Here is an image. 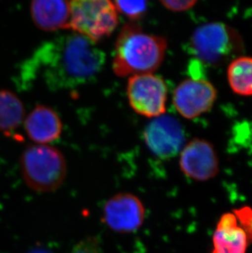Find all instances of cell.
Listing matches in <instances>:
<instances>
[{"label":"cell","instance_id":"6da1fadb","mask_svg":"<svg viewBox=\"0 0 252 253\" xmlns=\"http://www.w3.org/2000/svg\"><path fill=\"white\" fill-rule=\"evenodd\" d=\"M106 56L95 43L79 34L46 43L34 57L47 85L52 89L74 88L95 78Z\"/></svg>","mask_w":252,"mask_h":253},{"label":"cell","instance_id":"7a4b0ae2","mask_svg":"<svg viewBox=\"0 0 252 253\" xmlns=\"http://www.w3.org/2000/svg\"><path fill=\"white\" fill-rule=\"evenodd\" d=\"M167 39L146 33L136 23L125 25L115 44L112 69L117 77L149 74L162 65Z\"/></svg>","mask_w":252,"mask_h":253},{"label":"cell","instance_id":"3957f363","mask_svg":"<svg viewBox=\"0 0 252 253\" xmlns=\"http://www.w3.org/2000/svg\"><path fill=\"white\" fill-rule=\"evenodd\" d=\"M20 167L29 188L39 193H50L59 189L67 176L64 156L48 144L29 146L22 153Z\"/></svg>","mask_w":252,"mask_h":253},{"label":"cell","instance_id":"277c9868","mask_svg":"<svg viewBox=\"0 0 252 253\" xmlns=\"http://www.w3.org/2000/svg\"><path fill=\"white\" fill-rule=\"evenodd\" d=\"M70 28L97 43L117 29L119 18L114 2L108 0L70 1Z\"/></svg>","mask_w":252,"mask_h":253},{"label":"cell","instance_id":"5b68a950","mask_svg":"<svg viewBox=\"0 0 252 253\" xmlns=\"http://www.w3.org/2000/svg\"><path fill=\"white\" fill-rule=\"evenodd\" d=\"M191 49L198 60L207 64L224 62L243 49L239 34L223 22H208L198 27L191 36Z\"/></svg>","mask_w":252,"mask_h":253},{"label":"cell","instance_id":"8992f818","mask_svg":"<svg viewBox=\"0 0 252 253\" xmlns=\"http://www.w3.org/2000/svg\"><path fill=\"white\" fill-rule=\"evenodd\" d=\"M126 91L128 103L136 113L156 118L166 113L168 89L159 76L149 73L129 77Z\"/></svg>","mask_w":252,"mask_h":253},{"label":"cell","instance_id":"52a82bcc","mask_svg":"<svg viewBox=\"0 0 252 253\" xmlns=\"http://www.w3.org/2000/svg\"><path fill=\"white\" fill-rule=\"evenodd\" d=\"M143 137L152 154L162 159L174 158L185 143L183 126L170 115L153 118L146 126Z\"/></svg>","mask_w":252,"mask_h":253},{"label":"cell","instance_id":"ba28073f","mask_svg":"<svg viewBox=\"0 0 252 253\" xmlns=\"http://www.w3.org/2000/svg\"><path fill=\"white\" fill-rule=\"evenodd\" d=\"M217 98V90L207 80L190 78L181 82L173 94L177 112L186 119L193 120L209 112Z\"/></svg>","mask_w":252,"mask_h":253},{"label":"cell","instance_id":"9c48e42d","mask_svg":"<svg viewBox=\"0 0 252 253\" xmlns=\"http://www.w3.org/2000/svg\"><path fill=\"white\" fill-rule=\"evenodd\" d=\"M219 158L214 146L206 139H192L180 152L179 167L183 174L198 181H207L219 172Z\"/></svg>","mask_w":252,"mask_h":253},{"label":"cell","instance_id":"30bf717a","mask_svg":"<svg viewBox=\"0 0 252 253\" xmlns=\"http://www.w3.org/2000/svg\"><path fill=\"white\" fill-rule=\"evenodd\" d=\"M145 209L139 198L128 193L118 194L107 201L103 219L107 226L120 233H129L140 228Z\"/></svg>","mask_w":252,"mask_h":253},{"label":"cell","instance_id":"8fae6325","mask_svg":"<svg viewBox=\"0 0 252 253\" xmlns=\"http://www.w3.org/2000/svg\"><path fill=\"white\" fill-rule=\"evenodd\" d=\"M25 130L30 139L36 144H47L59 139L62 122L53 109L37 105L24 120Z\"/></svg>","mask_w":252,"mask_h":253},{"label":"cell","instance_id":"7c38bea8","mask_svg":"<svg viewBox=\"0 0 252 253\" xmlns=\"http://www.w3.org/2000/svg\"><path fill=\"white\" fill-rule=\"evenodd\" d=\"M30 10L34 23L42 31L70 28L71 6L68 1L37 0L31 2Z\"/></svg>","mask_w":252,"mask_h":253},{"label":"cell","instance_id":"4fadbf2b","mask_svg":"<svg viewBox=\"0 0 252 253\" xmlns=\"http://www.w3.org/2000/svg\"><path fill=\"white\" fill-rule=\"evenodd\" d=\"M213 244L212 253H246L248 237L234 214L222 215L213 235Z\"/></svg>","mask_w":252,"mask_h":253},{"label":"cell","instance_id":"5bb4252c","mask_svg":"<svg viewBox=\"0 0 252 253\" xmlns=\"http://www.w3.org/2000/svg\"><path fill=\"white\" fill-rule=\"evenodd\" d=\"M24 104L12 91L0 89V132L8 134L25 120Z\"/></svg>","mask_w":252,"mask_h":253},{"label":"cell","instance_id":"9a60e30c","mask_svg":"<svg viewBox=\"0 0 252 253\" xmlns=\"http://www.w3.org/2000/svg\"><path fill=\"white\" fill-rule=\"evenodd\" d=\"M227 78L233 93L252 96V57L240 56L233 60L227 69Z\"/></svg>","mask_w":252,"mask_h":253},{"label":"cell","instance_id":"2e32d148","mask_svg":"<svg viewBox=\"0 0 252 253\" xmlns=\"http://www.w3.org/2000/svg\"><path fill=\"white\" fill-rule=\"evenodd\" d=\"M113 2L117 12L122 13L132 21L140 20L148 10L147 1H115Z\"/></svg>","mask_w":252,"mask_h":253},{"label":"cell","instance_id":"e0dca14e","mask_svg":"<svg viewBox=\"0 0 252 253\" xmlns=\"http://www.w3.org/2000/svg\"><path fill=\"white\" fill-rule=\"evenodd\" d=\"M240 226L245 231L248 243H252V208L249 207L239 208L234 211Z\"/></svg>","mask_w":252,"mask_h":253},{"label":"cell","instance_id":"ac0fdd59","mask_svg":"<svg viewBox=\"0 0 252 253\" xmlns=\"http://www.w3.org/2000/svg\"><path fill=\"white\" fill-rule=\"evenodd\" d=\"M72 253H102L98 239L88 237L76 244Z\"/></svg>","mask_w":252,"mask_h":253},{"label":"cell","instance_id":"d6986e66","mask_svg":"<svg viewBox=\"0 0 252 253\" xmlns=\"http://www.w3.org/2000/svg\"><path fill=\"white\" fill-rule=\"evenodd\" d=\"M163 6L167 9L170 10L172 12H183L187 10L190 9L194 5L197 3V1L191 0V1H174V0H169V1H161Z\"/></svg>","mask_w":252,"mask_h":253},{"label":"cell","instance_id":"ffe728a7","mask_svg":"<svg viewBox=\"0 0 252 253\" xmlns=\"http://www.w3.org/2000/svg\"><path fill=\"white\" fill-rule=\"evenodd\" d=\"M29 253H51L50 252L48 251V250H45V249H34L32 251L30 252Z\"/></svg>","mask_w":252,"mask_h":253}]
</instances>
